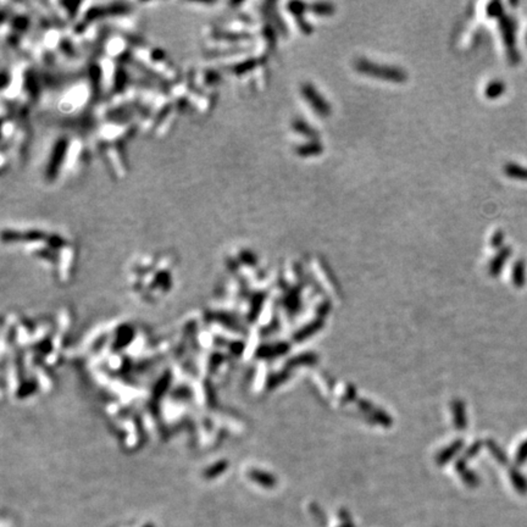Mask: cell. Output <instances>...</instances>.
Instances as JSON below:
<instances>
[{
    "label": "cell",
    "instance_id": "obj_1",
    "mask_svg": "<svg viewBox=\"0 0 527 527\" xmlns=\"http://www.w3.org/2000/svg\"><path fill=\"white\" fill-rule=\"evenodd\" d=\"M84 144L77 136L69 133L58 134L48 148L44 159L43 175L46 182H55L64 177L65 172L77 170L83 165Z\"/></svg>",
    "mask_w": 527,
    "mask_h": 527
},
{
    "label": "cell",
    "instance_id": "obj_2",
    "mask_svg": "<svg viewBox=\"0 0 527 527\" xmlns=\"http://www.w3.org/2000/svg\"><path fill=\"white\" fill-rule=\"evenodd\" d=\"M515 28V22L511 17L504 16L500 20V30H502L503 40H504L505 46H507L509 59L513 64H518L519 60H520V55H519V51L516 49Z\"/></svg>",
    "mask_w": 527,
    "mask_h": 527
},
{
    "label": "cell",
    "instance_id": "obj_3",
    "mask_svg": "<svg viewBox=\"0 0 527 527\" xmlns=\"http://www.w3.org/2000/svg\"><path fill=\"white\" fill-rule=\"evenodd\" d=\"M504 172L505 175L509 176L510 178L527 181V167H523V166L518 165V163H507V165L504 166Z\"/></svg>",
    "mask_w": 527,
    "mask_h": 527
},
{
    "label": "cell",
    "instance_id": "obj_4",
    "mask_svg": "<svg viewBox=\"0 0 527 527\" xmlns=\"http://www.w3.org/2000/svg\"><path fill=\"white\" fill-rule=\"evenodd\" d=\"M513 281L516 287H523L526 281L525 275V263L523 260H518L513 267Z\"/></svg>",
    "mask_w": 527,
    "mask_h": 527
},
{
    "label": "cell",
    "instance_id": "obj_5",
    "mask_svg": "<svg viewBox=\"0 0 527 527\" xmlns=\"http://www.w3.org/2000/svg\"><path fill=\"white\" fill-rule=\"evenodd\" d=\"M510 251H511L510 248H505V249H503V250L500 251L497 256H495L494 260L492 261V265H490V272H492V275L499 274V271L502 270L505 260L509 259V256H510Z\"/></svg>",
    "mask_w": 527,
    "mask_h": 527
},
{
    "label": "cell",
    "instance_id": "obj_6",
    "mask_svg": "<svg viewBox=\"0 0 527 527\" xmlns=\"http://www.w3.org/2000/svg\"><path fill=\"white\" fill-rule=\"evenodd\" d=\"M505 85L504 83L500 81H494L487 85L486 88V95L490 99H495V98L500 97V95L504 93Z\"/></svg>",
    "mask_w": 527,
    "mask_h": 527
},
{
    "label": "cell",
    "instance_id": "obj_7",
    "mask_svg": "<svg viewBox=\"0 0 527 527\" xmlns=\"http://www.w3.org/2000/svg\"><path fill=\"white\" fill-rule=\"evenodd\" d=\"M527 460V441L523 443L519 448L518 453H516V463L523 464Z\"/></svg>",
    "mask_w": 527,
    "mask_h": 527
},
{
    "label": "cell",
    "instance_id": "obj_8",
    "mask_svg": "<svg viewBox=\"0 0 527 527\" xmlns=\"http://www.w3.org/2000/svg\"><path fill=\"white\" fill-rule=\"evenodd\" d=\"M502 4L500 2H492V4L488 6L487 9V12L490 15V16H500L502 15Z\"/></svg>",
    "mask_w": 527,
    "mask_h": 527
},
{
    "label": "cell",
    "instance_id": "obj_9",
    "mask_svg": "<svg viewBox=\"0 0 527 527\" xmlns=\"http://www.w3.org/2000/svg\"><path fill=\"white\" fill-rule=\"evenodd\" d=\"M503 242V233L502 232H497L495 233V236L493 237L492 240V243H493V246H499L500 244H502Z\"/></svg>",
    "mask_w": 527,
    "mask_h": 527
},
{
    "label": "cell",
    "instance_id": "obj_10",
    "mask_svg": "<svg viewBox=\"0 0 527 527\" xmlns=\"http://www.w3.org/2000/svg\"><path fill=\"white\" fill-rule=\"evenodd\" d=\"M46 37H49V38H50V40H55V36H51V35H49V33H48V35H46ZM58 44H59V45H60V40L54 41V45H53L54 48H55V46L58 45Z\"/></svg>",
    "mask_w": 527,
    "mask_h": 527
},
{
    "label": "cell",
    "instance_id": "obj_11",
    "mask_svg": "<svg viewBox=\"0 0 527 527\" xmlns=\"http://www.w3.org/2000/svg\"><path fill=\"white\" fill-rule=\"evenodd\" d=\"M526 41H527V36H526Z\"/></svg>",
    "mask_w": 527,
    "mask_h": 527
}]
</instances>
